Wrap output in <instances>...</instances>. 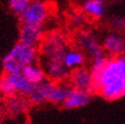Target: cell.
<instances>
[{
  "label": "cell",
  "instance_id": "6da1fadb",
  "mask_svg": "<svg viewBox=\"0 0 125 124\" xmlns=\"http://www.w3.org/2000/svg\"><path fill=\"white\" fill-rule=\"evenodd\" d=\"M40 46V66L45 75L53 82H63L71 72L63 62L68 48L65 36L60 32L51 33L44 37Z\"/></svg>",
  "mask_w": 125,
  "mask_h": 124
},
{
  "label": "cell",
  "instance_id": "7a4b0ae2",
  "mask_svg": "<svg viewBox=\"0 0 125 124\" xmlns=\"http://www.w3.org/2000/svg\"><path fill=\"white\" fill-rule=\"evenodd\" d=\"M94 78L93 93L107 101L125 97V53L107 58L104 67Z\"/></svg>",
  "mask_w": 125,
  "mask_h": 124
},
{
  "label": "cell",
  "instance_id": "3957f363",
  "mask_svg": "<svg viewBox=\"0 0 125 124\" xmlns=\"http://www.w3.org/2000/svg\"><path fill=\"white\" fill-rule=\"evenodd\" d=\"M39 60L38 47H32L21 42L13 45L2 59V67L5 73L21 72L26 66L36 64Z\"/></svg>",
  "mask_w": 125,
  "mask_h": 124
},
{
  "label": "cell",
  "instance_id": "277c9868",
  "mask_svg": "<svg viewBox=\"0 0 125 124\" xmlns=\"http://www.w3.org/2000/svg\"><path fill=\"white\" fill-rule=\"evenodd\" d=\"M50 15L49 4L44 0H32V2L22 13L18 16L21 23L43 26Z\"/></svg>",
  "mask_w": 125,
  "mask_h": 124
},
{
  "label": "cell",
  "instance_id": "5b68a950",
  "mask_svg": "<svg viewBox=\"0 0 125 124\" xmlns=\"http://www.w3.org/2000/svg\"><path fill=\"white\" fill-rule=\"evenodd\" d=\"M75 43L92 60L106 57V53L97 37L90 31H79L75 36Z\"/></svg>",
  "mask_w": 125,
  "mask_h": 124
},
{
  "label": "cell",
  "instance_id": "8992f818",
  "mask_svg": "<svg viewBox=\"0 0 125 124\" xmlns=\"http://www.w3.org/2000/svg\"><path fill=\"white\" fill-rule=\"evenodd\" d=\"M70 84L73 89L93 93L94 88V78L91 69L82 66L76 69L71 70L69 74Z\"/></svg>",
  "mask_w": 125,
  "mask_h": 124
},
{
  "label": "cell",
  "instance_id": "52a82bcc",
  "mask_svg": "<svg viewBox=\"0 0 125 124\" xmlns=\"http://www.w3.org/2000/svg\"><path fill=\"white\" fill-rule=\"evenodd\" d=\"M102 47L105 53L111 56H118L125 53V38L120 32H110L102 41Z\"/></svg>",
  "mask_w": 125,
  "mask_h": 124
},
{
  "label": "cell",
  "instance_id": "ba28073f",
  "mask_svg": "<svg viewBox=\"0 0 125 124\" xmlns=\"http://www.w3.org/2000/svg\"><path fill=\"white\" fill-rule=\"evenodd\" d=\"M44 38V27L21 23L20 30V42L28 46L38 47Z\"/></svg>",
  "mask_w": 125,
  "mask_h": 124
},
{
  "label": "cell",
  "instance_id": "9c48e42d",
  "mask_svg": "<svg viewBox=\"0 0 125 124\" xmlns=\"http://www.w3.org/2000/svg\"><path fill=\"white\" fill-rule=\"evenodd\" d=\"M73 88L70 83H64L62 82H55L48 95V102L56 105H62L69 97Z\"/></svg>",
  "mask_w": 125,
  "mask_h": 124
},
{
  "label": "cell",
  "instance_id": "30bf717a",
  "mask_svg": "<svg viewBox=\"0 0 125 124\" xmlns=\"http://www.w3.org/2000/svg\"><path fill=\"white\" fill-rule=\"evenodd\" d=\"M82 11L85 14V16L92 20H102L106 15L107 7L105 1L100 0H83L82 2Z\"/></svg>",
  "mask_w": 125,
  "mask_h": 124
},
{
  "label": "cell",
  "instance_id": "8fae6325",
  "mask_svg": "<svg viewBox=\"0 0 125 124\" xmlns=\"http://www.w3.org/2000/svg\"><path fill=\"white\" fill-rule=\"evenodd\" d=\"M28 106V102L22 98V96L13 95L11 97H7L4 102L5 112L11 117H16L26 113Z\"/></svg>",
  "mask_w": 125,
  "mask_h": 124
},
{
  "label": "cell",
  "instance_id": "7c38bea8",
  "mask_svg": "<svg viewBox=\"0 0 125 124\" xmlns=\"http://www.w3.org/2000/svg\"><path fill=\"white\" fill-rule=\"evenodd\" d=\"M85 61H86V55L79 48L76 49V48L68 47L63 56L64 64L70 71L73 69H76L78 67L83 66Z\"/></svg>",
  "mask_w": 125,
  "mask_h": 124
},
{
  "label": "cell",
  "instance_id": "4fadbf2b",
  "mask_svg": "<svg viewBox=\"0 0 125 124\" xmlns=\"http://www.w3.org/2000/svg\"><path fill=\"white\" fill-rule=\"evenodd\" d=\"M91 93L73 89L65 102L62 104L65 109H77L86 106L91 102Z\"/></svg>",
  "mask_w": 125,
  "mask_h": 124
},
{
  "label": "cell",
  "instance_id": "5bb4252c",
  "mask_svg": "<svg viewBox=\"0 0 125 124\" xmlns=\"http://www.w3.org/2000/svg\"><path fill=\"white\" fill-rule=\"evenodd\" d=\"M8 76L13 84L16 94L22 97H29L30 94L33 92L35 85L27 79L22 72H14V73H7Z\"/></svg>",
  "mask_w": 125,
  "mask_h": 124
},
{
  "label": "cell",
  "instance_id": "9a60e30c",
  "mask_svg": "<svg viewBox=\"0 0 125 124\" xmlns=\"http://www.w3.org/2000/svg\"><path fill=\"white\" fill-rule=\"evenodd\" d=\"M54 83L55 82H53V80H50V79L46 80L45 79L41 83L36 84L33 92L31 93L30 96L28 97L29 101L35 105H39V104L46 102L47 99H48V95L50 93V90H51Z\"/></svg>",
  "mask_w": 125,
  "mask_h": 124
},
{
  "label": "cell",
  "instance_id": "2e32d148",
  "mask_svg": "<svg viewBox=\"0 0 125 124\" xmlns=\"http://www.w3.org/2000/svg\"><path fill=\"white\" fill-rule=\"evenodd\" d=\"M23 73V75L27 77V79L29 82H31L34 84H39L45 80V73H44L43 69L41 68V66L36 64H31L26 66L21 71Z\"/></svg>",
  "mask_w": 125,
  "mask_h": 124
},
{
  "label": "cell",
  "instance_id": "e0dca14e",
  "mask_svg": "<svg viewBox=\"0 0 125 124\" xmlns=\"http://www.w3.org/2000/svg\"><path fill=\"white\" fill-rule=\"evenodd\" d=\"M0 95L7 98L16 95V92L7 73L0 76Z\"/></svg>",
  "mask_w": 125,
  "mask_h": 124
},
{
  "label": "cell",
  "instance_id": "ac0fdd59",
  "mask_svg": "<svg viewBox=\"0 0 125 124\" xmlns=\"http://www.w3.org/2000/svg\"><path fill=\"white\" fill-rule=\"evenodd\" d=\"M32 2V0H8V7L17 16H20Z\"/></svg>",
  "mask_w": 125,
  "mask_h": 124
},
{
  "label": "cell",
  "instance_id": "d6986e66",
  "mask_svg": "<svg viewBox=\"0 0 125 124\" xmlns=\"http://www.w3.org/2000/svg\"><path fill=\"white\" fill-rule=\"evenodd\" d=\"M110 24L112 29L116 32H123L125 31V18L122 16H114L111 20Z\"/></svg>",
  "mask_w": 125,
  "mask_h": 124
},
{
  "label": "cell",
  "instance_id": "ffe728a7",
  "mask_svg": "<svg viewBox=\"0 0 125 124\" xmlns=\"http://www.w3.org/2000/svg\"><path fill=\"white\" fill-rule=\"evenodd\" d=\"M85 14L83 13V12H77V13H74L71 15V18H70V22L73 27L75 28H79L82 27L83 24L84 23L85 21Z\"/></svg>",
  "mask_w": 125,
  "mask_h": 124
},
{
  "label": "cell",
  "instance_id": "44dd1931",
  "mask_svg": "<svg viewBox=\"0 0 125 124\" xmlns=\"http://www.w3.org/2000/svg\"><path fill=\"white\" fill-rule=\"evenodd\" d=\"M5 112V108H4V103L3 101L1 100V98H0V117H1Z\"/></svg>",
  "mask_w": 125,
  "mask_h": 124
},
{
  "label": "cell",
  "instance_id": "7402d4cb",
  "mask_svg": "<svg viewBox=\"0 0 125 124\" xmlns=\"http://www.w3.org/2000/svg\"><path fill=\"white\" fill-rule=\"evenodd\" d=\"M20 124H30L27 120H23V121H21V122H20Z\"/></svg>",
  "mask_w": 125,
  "mask_h": 124
},
{
  "label": "cell",
  "instance_id": "603a6c76",
  "mask_svg": "<svg viewBox=\"0 0 125 124\" xmlns=\"http://www.w3.org/2000/svg\"><path fill=\"white\" fill-rule=\"evenodd\" d=\"M107 1H111V2H114V1H117V0H107Z\"/></svg>",
  "mask_w": 125,
  "mask_h": 124
},
{
  "label": "cell",
  "instance_id": "cb8c5ba5",
  "mask_svg": "<svg viewBox=\"0 0 125 124\" xmlns=\"http://www.w3.org/2000/svg\"><path fill=\"white\" fill-rule=\"evenodd\" d=\"M100 1H106V0H100Z\"/></svg>",
  "mask_w": 125,
  "mask_h": 124
}]
</instances>
